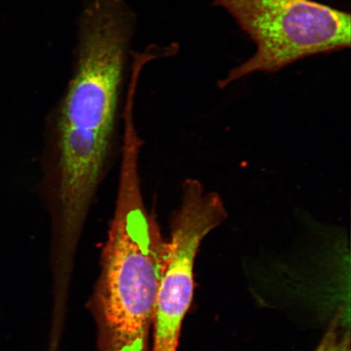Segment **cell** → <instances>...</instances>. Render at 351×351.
<instances>
[{
	"label": "cell",
	"instance_id": "obj_1",
	"mask_svg": "<svg viewBox=\"0 0 351 351\" xmlns=\"http://www.w3.org/2000/svg\"><path fill=\"white\" fill-rule=\"evenodd\" d=\"M138 160L121 159L119 186L90 307L100 351H150L169 244L145 205Z\"/></svg>",
	"mask_w": 351,
	"mask_h": 351
},
{
	"label": "cell",
	"instance_id": "obj_2",
	"mask_svg": "<svg viewBox=\"0 0 351 351\" xmlns=\"http://www.w3.org/2000/svg\"><path fill=\"white\" fill-rule=\"evenodd\" d=\"M256 44V51L218 82L219 88L256 73H275L307 57L350 47V15L314 0H210Z\"/></svg>",
	"mask_w": 351,
	"mask_h": 351
},
{
	"label": "cell",
	"instance_id": "obj_3",
	"mask_svg": "<svg viewBox=\"0 0 351 351\" xmlns=\"http://www.w3.org/2000/svg\"><path fill=\"white\" fill-rule=\"evenodd\" d=\"M221 197L195 179L182 184L181 204L171 218L169 256L156 298L152 351H178L194 295V267L202 241L227 219Z\"/></svg>",
	"mask_w": 351,
	"mask_h": 351
},
{
	"label": "cell",
	"instance_id": "obj_4",
	"mask_svg": "<svg viewBox=\"0 0 351 351\" xmlns=\"http://www.w3.org/2000/svg\"><path fill=\"white\" fill-rule=\"evenodd\" d=\"M315 351H350V335L339 317L333 320Z\"/></svg>",
	"mask_w": 351,
	"mask_h": 351
}]
</instances>
